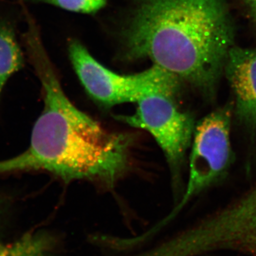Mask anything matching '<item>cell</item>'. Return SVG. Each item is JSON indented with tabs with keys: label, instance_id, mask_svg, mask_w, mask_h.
Listing matches in <instances>:
<instances>
[{
	"label": "cell",
	"instance_id": "cell-1",
	"mask_svg": "<svg viewBox=\"0 0 256 256\" xmlns=\"http://www.w3.org/2000/svg\"><path fill=\"white\" fill-rule=\"evenodd\" d=\"M24 42L41 82L44 108L32 129L30 146L0 161V174L45 171L65 182L89 180L112 188L129 168L132 138L108 130L69 100L36 24H28Z\"/></svg>",
	"mask_w": 256,
	"mask_h": 256
},
{
	"label": "cell",
	"instance_id": "cell-2",
	"mask_svg": "<svg viewBox=\"0 0 256 256\" xmlns=\"http://www.w3.org/2000/svg\"><path fill=\"white\" fill-rule=\"evenodd\" d=\"M224 0H142L124 34L127 56L148 58L210 96L233 48Z\"/></svg>",
	"mask_w": 256,
	"mask_h": 256
},
{
	"label": "cell",
	"instance_id": "cell-3",
	"mask_svg": "<svg viewBox=\"0 0 256 256\" xmlns=\"http://www.w3.org/2000/svg\"><path fill=\"white\" fill-rule=\"evenodd\" d=\"M68 56L74 70L88 96L102 107L137 102L152 92L176 95L180 82L154 65L140 73L122 75L106 68L78 40L69 42Z\"/></svg>",
	"mask_w": 256,
	"mask_h": 256
},
{
	"label": "cell",
	"instance_id": "cell-4",
	"mask_svg": "<svg viewBox=\"0 0 256 256\" xmlns=\"http://www.w3.org/2000/svg\"><path fill=\"white\" fill-rule=\"evenodd\" d=\"M232 108L217 109L196 124L190 162V176L184 194L159 226L171 220L194 196L218 182L233 160L230 144Z\"/></svg>",
	"mask_w": 256,
	"mask_h": 256
},
{
	"label": "cell",
	"instance_id": "cell-5",
	"mask_svg": "<svg viewBox=\"0 0 256 256\" xmlns=\"http://www.w3.org/2000/svg\"><path fill=\"white\" fill-rule=\"evenodd\" d=\"M184 234L194 256L220 250L256 256V186Z\"/></svg>",
	"mask_w": 256,
	"mask_h": 256
},
{
	"label": "cell",
	"instance_id": "cell-6",
	"mask_svg": "<svg viewBox=\"0 0 256 256\" xmlns=\"http://www.w3.org/2000/svg\"><path fill=\"white\" fill-rule=\"evenodd\" d=\"M174 96L168 92H152L138 101L134 114L118 116V118L150 133L164 153L170 169L176 175L195 127L191 116L176 106Z\"/></svg>",
	"mask_w": 256,
	"mask_h": 256
},
{
	"label": "cell",
	"instance_id": "cell-7",
	"mask_svg": "<svg viewBox=\"0 0 256 256\" xmlns=\"http://www.w3.org/2000/svg\"><path fill=\"white\" fill-rule=\"evenodd\" d=\"M235 98V111L242 124L256 130V48L234 46L225 67Z\"/></svg>",
	"mask_w": 256,
	"mask_h": 256
},
{
	"label": "cell",
	"instance_id": "cell-8",
	"mask_svg": "<svg viewBox=\"0 0 256 256\" xmlns=\"http://www.w3.org/2000/svg\"><path fill=\"white\" fill-rule=\"evenodd\" d=\"M23 50L18 43L16 24L12 18L0 15V99L9 79L24 66Z\"/></svg>",
	"mask_w": 256,
	"mask_h": 256
},
{
	"label": "cell",
	"instance_id": "cell-9",
	"mask_svg": "<svg viewBox=\"0 0 256 256\" xmlns=\"http://www.w3.org/2000/svg\"><path fill=\"white\" fill-rule=\"evenodd\" d=\"M25 3H44L66 11L80 14H96L107 4V0H21Z\"/></svg>",
	"mask_w": 256,
	"mask_h": 256
},
{
	"label": "cell",
	"instance_id": "cell-10",
	"mask_svg": "<svg viewBox=\"0 0 256 256\" xmlns=\"http://www.w3.org/2000/svg\"><path fill=\"white\" fill-rule=\"evenodd\" d=\"M20 250L18 242L14 246H4L0 244V256H20Z\"/></svg>",
	"mask_w": 256,
	"mask_h": 256
},
{
	"label": "cell",
	"instance_id": "cell-11",
	"mask_svg": "<svg viewBox=\"0 0 256 256\" xmlns=\"http://www.w3.org/2000/svg\"><path fill=\"white\" fill-rule=\"evenodd\" d=\"M250 16L256 21V0H244Z\"/></svg>",
	"mask_w": 256,
	"mask_h": 256
}]
</instances>
